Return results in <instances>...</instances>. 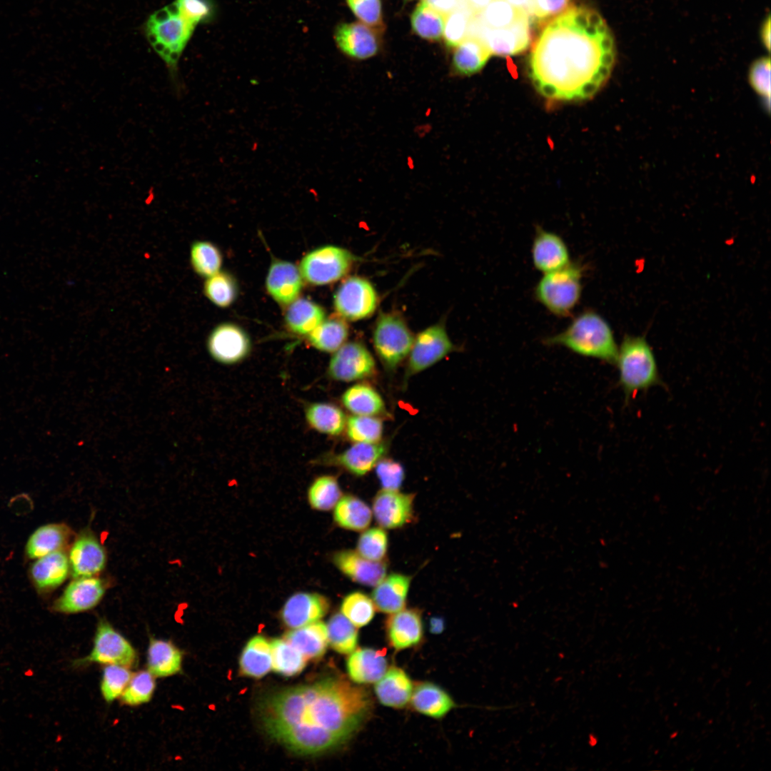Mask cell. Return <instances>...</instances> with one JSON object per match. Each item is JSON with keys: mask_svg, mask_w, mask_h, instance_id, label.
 I'll list each match as a JSON object with an SVG mask.
<instances>
[{"mask_svg": "<svg viewBox=\"0 0 771 771\" xmlns=\"http://www.w3.org/2000/svg\"><path fill=\"white\" fill-rule=\"evenodd\" d=\"M615 60L610 30L595 11L569 8L543 29L529 56L537 91L558 101L593 97L609 79Z\"/></svg>", "mask_w": 771, "mask_h": 771, "instance_id": "6da1fadb", "label": "cell"}, {"mask_svg": "<svg viewBox=\"0 0 771 771\" xmlns=\"http://www.w3.org/2000/svg\"><path fill=\"white\" fill-rule=\"evenodd\" d=\"M371 708V699L363 688L329 677L265 697L258 705V717L270 737L293 752L311 755L346 742Z\"/></svg>", "mask_w": 771, "mask_h": 771, "instance_id": "7a4b0ae2", "label": "cell"}, {"mask_svg": "<svg viewBox=\"0 0 771 771\" xmlns=\"http://www.w3.org/2000/svg\"><path fill=\"white\" fill-rule=\"evenodd\" d=\"M197 26L173 1L151 14L143 24L144 36L165 64L172 92L177 98L184 92L179 61Z\"/></svg>", "mask_w": 771, "mask_h": 771, "instance_id": "3957f363", "label": "cell"}, {"mask_svg": "<svg viewBox=\"0 0 771 771\" xmlns=\"http://www.w3.org/2000/svg\"><path fill=\"white\" fill-rule=\"evenodd\" d=\"M543 342L548 346H563L581 356L611 364L615 363L618 351L610 325L593 310L582 312L564 331Z\"/></svg>", "mask_w": 771, "mask_h": 771, "instance_id": "277c9868", "label": "cell"}, {"mask_svg": "<svg viewBox=\"0 0 771 771\" xmlns=\"http://www.w3.org/2000/svg\"><path fill=\"white\" fill-rule=\"evenodd\" d=\"M615 363L627 403L640 392L664 386L652 349L644 336L625 335Z\"/></svg>", "mask_w": 771, "mask_h": 771, "instance_id": "5b68a950", "label": "cell"}, {"mask_svg": "<svg viewBox=\"0 0 771 771\" xmlns=\"http://www.w3.org/2000/svg\"><path fill=\"white\" fill-rule=\"evenodd\" d=\"M584 267L577 261L543 273L535 288V296L549 312L558 317L571 314L582 294Z\"/></svg>", "mask_w": 771, "mask_h": 771, "instance_id": "8992f818", "label": "cell"}, {"mask_svg": "<svg viewBox=\"0 0 771 771\" xmlns=\"http://www.w3.org/2000/svg\"><path fill=\"white\" fill-rule=\"evenodd\" d=\"M414 337L399 316L382 313L373 333L375 350L383 364L394 370L408 356Z\"/></svg>", "mask_w": 771, "mask_h": 771, "instance_id": "52a82bcc", "label": "cell"}, {"mask_svg": "<svg viewBox=\"0 0 771 771\" xmlns=\"http://www.w3.org/2000/svg\"><path fill=\"white\" fill-rule=\"evenodd\" d=\"M136 650L108 621H99L91 652L74 661L75 667L89 663L119 665L131 668L137 663Z\"/></svg>", "mask_w": 771, "mask_h": 771, "instance_id": "ba28073f", "label": "cell"}, {"mask_svg": "<svg viewBox=\"0 0 771 771\" xmlns=\"http://www.w3.org/2000/svg\"><path fill=\"white\" fill-rule=\"evenodd\" d=\"M353 256L334 246L316 248L306 255L300 264L302 277L309 283L326 285L343 278L351 269Z\"/></svg>", "mask_w": 771, "mask_h": 771, "instance_id": "9c48e42d", "label": "cell"}, {"mask_svg": "<svg viewBox=\"0 0 771 771\" xmlns=\"http://www.w3.org/2000/svg\"><path fill=\"white\" fill-rule=\"evenodd\" d=\"M454 349L444 326L438 323L428 327L414 338L408 354L406 378L431 367Z\"/></svg>", "mask_w": 771, "mask_h": 771, "instance_id": "30bf717a", "label": "cell"}, {"mask_svg": "<svg viewBox=\"0 0 771 771\" xmlns=\"http://www.w3.org/2000/svg\"><path fill=\"white\" fill-rule=\"evenodd\" d=\"M333 300L338 316L349 321L368 318L378 305V296L373 285L358 276L344 281L337 289Z\"/></svg>", "mask_w": 771, "mask_h": 771, "instance_id": "8fae6325", "label": "cell"}, {"mask_svg": "<svg viewBox=\"0 0 771 771\" xmlns=\"http://www.w3.org/2000/svg\"><path fill=\"white\" fill-rule=\"evenodd\" d=\"M529 16L525 14L510 26L500 29L488 28L476 21V34L473 36L483 41L491 54L503 56L520 54L530 44Z\"/></svg>", "mask_w": 771, "mask_h": 771, "instance_id": "7c38bea8", "label": "cell"}, {"mask_svg": "<svg viewBox=\"0 0 771 771\" xmlns=\"http://www.w3.org/2000/svg\"><path fill=\"white\" fill-rule=\"evenodd\" d=\"M375 360L361 343H344L332 356L328 373L337 381H353L369 378L376 373Z\"/></svg>", "mask_w": 771, "mask_h": 771, "instance_id": "4fadbf2b", "label": "cell"}, {"mask_svg": "<svg viewBox=\"0 0 771 771\" xmlns=\"http://www.w3.org/2000/svg\"><path fill=\"white\" fill-rule=\"evenodd\" d=\"M106 592L104 581L96 576L74 578L56 599L52 610L64 614H75L96 607Z\"/></svg>", "mask_w": 771, "mask_h": 771, "instance_id": "5bb4252c", "label": "cell"}, {"mask_svg": "<svg viewBox=\"0 0 771 771\" xmlns=\"http://www.w3.org/2000/svg\"><path fill=\"white\" fill-rule=\"evenodd\" d=\"M413 493L382 489L376 493L372 513L376 523L384 529H398L410 524L414 519Z\"/></svg>", "mask_w": 771, "mask_h": 771, "instance_id": "9a60e30c", "label": "cell"}, {"mask_svg": "<svg viewBox=\"0 0 771 771\" xmlns=\"http://www.w3.org/2000/svg\"><path fill=\"white\" fill-rule=\"evenodd\" d=\"M208 350L217 361L235 363L243 359L250 350V341L245 331L232 323H222L210 333Z\"/></svg>", "mask_w": 771, "mask_h": 771, "instance_id": "2e32d148", "label": "cell"}, {"mask_svg": "<svg viewBox=\"0 0 771 771\" xmlns=\"http://www.w3.org/2000/svg\"><path fill=\"white\" fill-rule=\"evenodd\" d=\"M68 557L74 578L96 576L106 563V550L91 531H84L76 537Z\"/></svg>", "mask_w": 771, "mask_h": 771, "instance_id": "e0dca14e", "label": "cell"}, {"mask_svg": "<svg viewBox=\"0 0 771 771\" xmlns=\"http://www.w3.org/2000/svg\"><path fill=\"white\" fill-rule=\"evenodd\" d=\"M334 39L343 54L356 59L371 58L376 54L379 49L376 30L360 22L338 25L334 32Z\"/></svg>", "mask_w": 771, "mask_h": 771, "instance_id": "ac0fdd59", "label": "cell"}, {"mask_svg": "<svg viewBox=\"0 0 771 771\" xmlns=\"http://www.w3.org/2000/svg\"><path fill=\"white\" fill-rule=\"evenodd\" d=\"M330 603L322 595L298 593L291 596L281 612L282 622L295 629L318 621L328 611Z\"/></svg>", "mask_w": 771, "mask_h": 771, "instance_id": "d6986e66", "label": "cell"}, {"mask_svg": "<svg viewBox=\"0 0 771 771\" xmlns=\"http://www.w3.org/2000/svg\"><path fill=\"white\" fill-rule=\"evenodd\" d=\"M535 268L543 273L560 269L570 262L568 248L557 233L538 228L531 248Z\"/></svg>", "mask_w": 771, "mask_h": 771, "instance_id": "ffe728a7", "label": "cell"}, {"mask_svg": "<svg viewBox=\"0 0 771 771\" xmlns=\"http://www.w3.org/2000/svg\"><path fill=\"white\" fill-rule=\"evenodd\" d=\"M333 561L346 576L361 585L374 587L386 575L388 564L386 560H368L356 550L338 551L334 554Z\"/></svg>", "mask_w": 771, "mask_h": 771, "instance_id": "44dd1931", "label": "cell"}, {"mask_svg": "<svg viewBox=\"0 0 771 771\" xmlns=\"http://www.w3.org/2000/svg\"><path fill=\"white\" fill-rule=\"evenodd\" d=\"M386 628L389 643L396 650L417 645L423 635L421 614L415 608L390 614Z\"/></svg>", "mask_w": 771, "mask_h": 771, "instance_id": "7402d4cb", "label": "cell"}, {"mask_svg": "<svg viewBox=\"0 0 771 771\" xmlns=\"http://www.w3.org/2000/svg\"><path fill=\"white\" fill-rule=\"evenodd\" d=\"M300 270L292 263L277 261L270 266L266 288L273 299L281 305H289L298 297L303 286Z\"/></svg>", "mask_w": 771, "mask_h": 771, "instance_id": "603a6c76", "label": "cell"}, {"mask_svg": "<svg viewBox=\"0 0 771 771\" xmlns=\"http://www.w3.org/2000/svg\"><path fill=\"white\" fill-rule=\"evenodd\" d=\"M386 655V649L366 647L354 650L346 664L350 678L361 684L376 682L387 670Z\"/></svg>", "mask_w": 771, "mask_h": 771, "instance_id": "cb8c5ba5", "label": "cell"}, {"mask_svg": "<svg viewBox=\"0 0 771 771\" xmlns=\"http://www.w3.org/2000/svg\"><path fill=\"white\" fill-rule=\"evenodd\" d=\"M410 581V576L401 573L386 575L372 592L376 608L387 614L405 608Z\"/></svg>", "mask_w": 771, "mask_h": 771, "instance_id": "d4e9b609", "label": "cell"}, {"mask_svg": "<svg viewBox=\"0 0 771 771\" xmlns=\"http://www.w3.org/2000/svg\"><path fill=\"white\" fill-rule=\"evenodd\" d=\"M69 570V557L61 550L37 558L31 568L30 573L39 590L49 591L61 585Z\"/></svg>", "mask_w": 771, "mask_h": 771, "instance_id": "484cf974", "label": "cell"}, {"mask_svg": "<svg viewBox=\"0 0 771 771\" xmlns=\"http://www.w3.org/2000/svg\"><path fill=\"white\" fill-rule=\"evenodd\" d=\"M183 654L169 640L150 638L147 650L148 670L155 677H166L181 672Z\"/></svg>", "mask_w": 771, "mask_h": 771, "instance_id": "4316f807", "label": "cell"}, {"mask_svg": "<svg viewBox=\"0 0 771 771\" xmlns=\"http://www.w3.org/2000/svg\"><path fill=\"white\" fill-rule=\"evenodd\" d=\"M374 690L381 704L393 708H402L410 701L413 687L404 670L391 667L376 682Z\"/></svg>", "mask_w": 771, "mask_h": 771, "instance_id": "83f0119b", "label": "cell"}, {"mask_svg": "<svg viewBox=\"0 0 771 771\" xmlns=\"http://www.w3.org/2000/svg\"><path fill=\"white\" fill-rule=\"evenodd\" d=\"M387 450L383 442L375 443H355L354 445L336 457V462L349 473L362 476L375 468Z\"/></svg>", "mask_w": 771, "mask_h": 771, "instance_id": "f1b7e54d", "label": "cell"}, {"mask_svg": "<svg viewBox=\"0 0 771 771\" xmlns=\"http://www.w3.org/2000/svg\"><path fill=\"white\" fill-rule=\"evenodd\" d=\"M283 638L307 660L321 657L328 644L326 625L319 621L290 630Z\"/></svg>", "mask_w": 771, "mask_h": 771, "instance_id": "f546056e", "label": "cell"}, {"mask_svg": "<svg viewBox=\"0 0 771 771\" xmlns=\"http://www.w3.org/2000/svg\"><path fill=\"white\" fill-rule=\"evenodd\" d=\"M491 54L478 36L469 35L456 47L453 56V69L457 74L470 76L479 72Z\"/></svg>", "mask_w": 771, "mask_h": 771, "instance_id": "4dcf8cb0", "label": "cell"}, {"mask_svg": "<svg viewBox=\"0 0 771 771\" xmlns=\"http://www.w3.org/2000/svg\"><path fill=\"white\" fill-rule=\"evenodd\" d=\"M70 536V528L65 524L44 525L30 535L26 545V554L31 559H37L61 550L68 543Z\"/></svg>", "mask_w": 771, "mask_h": 771, "instance_id": "1f68e13d", "label": "cell"}, {"mask_svg": "<svg viewBox=\"0 0 771 771\" xmlns=\"http://www.w3.org/2000/svg\"><path fill=\"white\" fill-rule=\"evenodd\" d=\"M410 701L416 711L436 719L443 717L455 707L450 695L439 686L430 682L417 685L413 690Z\"/></svg>", "mask_w": 771, "mask_h": 771, "instance_id": "d6a6232c", "label": "cell"}, {"mask_svg": "<svg viewBox=\"0 0 771 771\" xmlns=\"http://www.w3.org/2000/svg\"><path fill=\"white\" fill-rule=\"evenodd\" d=\"M334 508V520L342 528L361 532L367 529L371 523L372 510L356 496H342Z\"/></svg>", "mask_w": 771, "mask_h": 771, "instance_id": "836d02e7", "label": "cell"}, {"mask_svg": "<svg viewBox=\"0 0 771 771\" xmlns=\"http://www.w3.org/2000/svg\"><path fill=\"white\" fill-rule=\"evenodd\" d=\"M342 402L353 415L377 417L387 412L381 395L368 384L358 383L348 388L342 395Z\"/></svg>", "mask_w": 771, "mask_h": 771, "instance_id": "e575fe53", "label": "cell"}, {"mask_svg": "<svg viewBox=\"0 0 771 771\" xmlns=\"http://www.w3.org/2000/svg\"><path fill=\"white\" fill-rule=\"evenodd\" d=\"M271 646L261 635L252 638L243 648L239 660L241 674L261 678L271 669Z\"/></svg>", "mask_w": 771, "mask_h": 771, "instance_id": "d590c367", "label": "cell"}, {"mask_svg": "<svg viewBox=\"0 0 771 771\" xmlns=\"http://www.w3.org/2000/svg\"><path fill=\"white\" fill-rule=\"evenodd\" d=\"M325 319V311L318 304L306 298L295 300L286 313V323L293 333L309 334Z\"/></svg>", "mask_w": 771, "mask_h": 771, "instance_id": "8d00e7d4", "label": "cell"}, {"mask_svg": "<svg viewBox=\"0 0 771 771\" xmlns=\"http://www.w3.org/2000/svg\"><path fill=\"white\" fill-rule=\"evenodd\" d=\"M348 335V325L345 319L338 316L324 319L309 333L308 340L320 351L335 352L344 344Z\"/></svg>", "mask_w": 771, "mask_h": 771, "instance_id": "74e56055", "label": "cell"}, {"mask_svg": "<svg viewBox=\"0 0 771 771\" xmlns=\"http://www.w3.org/2000/svg\"><path fill=\"white\" fill-rule=\"evenodd\" d=\"M308 424L316 430L330 435H338L345 429L346 418L337 406L328 403H313L306 410Z\"/></svg>", "mask_w": 771, "mask_h": 771, "instance_id": "f35d334b", "label": "cell"}, {"mask_svg": "<svg viewBox=\"0 0 771 771\" xmlns=\"http://www.w3.org/2000/svg\"><path fill=\"white\" fill-rule=\"evenodd\" d=\"M271 668L284 676H294L305 668L307 660L284 638L274 639L270 643Z\"/></svg>", "mask_w": 771, "mask_h": 771, "instance_id": "ab89813d", "label": "cell"}, {"mask_svg": "<svg viewBox=\"0 0 771 771\" xmlns=\"http://www.w3.org/2000/svg\"><path fill=\"white\" fill-rule=\"evenodd\" d=\"M328 642L341 654L351 653L358 642L357 628L341 613L334 614L326 625Z\"/></svg>", "mask_w": 771, "mask_h": 771, "instance_id": "60d3db41", "label": "cell"}, {"mask_svg": "<svg viewBox=\"0 0 771 771\" xmlns=\"http://www.w3.org/2000/svg\"><path fill=\"white\" fill-rule=\"evenodd\" d=\"M445 17L421 1L411 15L412 29L424 39L438 41L443 36Z\"/></svg>", "mask_w": 771, "mask_h": 771, "instance_id": "b9f144b4", "label": "cell"}, {"mask_svg": "<svg viewBox=\"0 0 771 771\" xmlns=\"http://www.w3.org/2000/svg\"><path fill=\"white\" fill-rule=\"evenodd\" d=\"M190 263L196 274L208 278L220 271L222 256L212 243L196 241L191 245Z\"/></svg>", "mask_w": 771, "mask_h": 771, "instance_id": "7bdbcfd3", "label": "cell"}, {"mask_svg": "<svg viewBox=\"0 0 771 771\" xmlns=\"http://www.w3.org/2000/svg\"><path fill=\"white\" fill-rule=\"evenodd\" d=\"M525 14H528L515 9L505 0H492L475 17L477 22L483 26L500 29L510 26Z\"/></svg>", "mask_w": 771, "mask_h": 771, "instance_id": "ee69618b", "label": "cell"}, {"mask_svg": "<svg viewBox=\"0 0 771 771\" xmlns=\"http://www.w3.org/2000/svg\"><path fill=\"white\" fill-rule=\"evenodd\" d=\"M348 438L355 443H375L381 441L383 424L376 416L353 415L346 420Z\"/></svg>", "mask_w": 771, "mask_h": 771, "instance_id": "f6af8a7d", "label": "cell"}, {"mask_svg": "<svg viewBox=\"0 0 771 771\" xmlns=\"http://www.w3.org/2000/svg\"><path fill=\"white\" fill-rule=\"evenodd\" d=\"M308 497L314 509L325 511L333 508L341 498L337 479L332 475L319 477L309 488Z\"/></svg>", "mask_w": 771, "mask_h": 771, "instance_id": "bcb514c9", "label": "cell"}, {"mask_svg": "<svg viewBox=\"0 0 771 771\" xmlns=\"http://www.w3.org/2000/svg\"><path fill=\"white\" fill-rule=\"evenodd\" d=\"M341 611L356 628H361L372 620L376 607L371 598L362 592L356 591L343 598Z\"/></svg>", "mask_w": 771, "mask_h": 771, "instance_id": "7dc6e473", "label": "cell"}, {"mask_svg": "<svg viewBox=\"0 0 771 771\" xmlns=\"http://www.w3.org/2000/svg\"><path fill=\"white\" fill-rule=\"evenodd\" d=\"M203 292L213 304L226 308L234 301L237 285L231 275L219 271L207 278L203 284Z\"/></svg>", "mask_w": 771, "mask_h": 771, "instance_id": "c3c4849f", "label": "cell"}, {"mask_svg": "<svg viewBox=\"0 0 771 771\" xmlns=\"http://www.w3.org/2000/svg\"><path fill=\"white\" fill-rule=\"evenodd\" d=\"M156 688L155 677L148 670H141L132 675L121 695V702L128 706H138L148 702Z\"/></svg>", "mask_w": 771, "mask_h": 771, "instance_id": "681fc988", "label": "cell"}, {"mask_svg": "<svg viewBox=\"0 0 771 771\" xmlns=\"http://www.w3.org/2000/svg\"><path fill=\"white\" fill-rule=\"evenodd\" d=\"M475 15L461 5L445 17L443 38L447 46L455 48L468 35Z\"/></svg>", "mask_w": 771, "mask_h": 771, "instance_id": "f907efd6", "label": "cell"}, {"mask_svg": "<svg viewBox=\"0 0 771 771\" xmlns=\"http://www.w3.org/2000/svg\"><path fill=\"white\" fill-rule=\"evenodd\" d=\"M388 547V535L384 528H367L360 535L356 551L363 557L373 561L385 560Z\"/></svg>", "mask_w": 771, "mask_h": 771, "instance_id": "816d5d0a", "label": "cell"}, {"mask_svg": "<svg viewBox=\"0 0 771 771\" xmlns=\"http://www.w3.org/2000/svg\"><path fill=\"white\" fill-rule=\"evenodd\" d=\"M132 675L127 667L106 665L100 685L101 692L104 700L110 703L121 697Z\"/></svg>", "mask_w": 771, "mask_h": 771, "instance_id": "f5cc1de1", "label": "cell"}, {"mask_svg": "<svg viewBox=\"0 0 771 771\" xmlns=\"http://www.w3.org/2000/svg\"><path fill=\"white\" fill-rule=\"evenodd\" d=\"M173 2L197 26L211 23L217 15L214 0H173Z\"/></svg>", "mask_w": 771, "mask_h": 771, "instance_id": "db71d44e", "label": "cell"}, {"mask_svg": "<svg viewBox=\"0 0 771 771\" xmlns=\"http://www.w3.org/2000/svg\"><path fill=\"white\" fill-rule=\"evenodd\" d=\"M375 468L382 489L399 490L405 478V471L400 463L392 459L381 458Z\"/></svg>", "mask_w": 771, "mask_h": 771, "instance_id": "11a10c76", "label": "cell"}, {"mask_svg": "<svg viewBox=\"0 0 771 771\" xmlns=\"http://www.w3.org/2000/svg\"><path fill=\"white\" fill-rule=\"evenodd\" d=\"M748 80L754 91L761 97L770 101V59L761 57L750 66Z\"/></svg>", "mask_w": 771, "mask_h": 771, "instance_id": "9f6ffc18", "label": "cell"}, {"mask_svg": "<svg viewBox=\"0 0 771 771\" xmlns=\"http://www.w3.org/2000/svg\"><path fill=\"white\" fill-rule=\"evenodd\" d=\"M354 15L371 27L376 28L382 24L381 0H346Z\"/></svg>", "mask_w": 771, "mask_h": 771, "instance_id": "6f0895ef", "label": "cell"}, {"mask_svg": "<svg viewBox=\"0 0 771 771\" xmlns=\"http://www.w3.org/2000/svg\"><path fill=\"white\" fill-rule=\"evenodd\" d=\"M570 0H532L531 14L538 21L543 22L553 19L565 11Z\"/></svg>", "mask_w": 771, "mask_h": 771, "instance_id": "680465c9", "label": "cell"}, {"mask_svg": "<svg viewBox=\"0 0 771 771\" xmlns=\"http://www.w3.org/2000/svg\"><path fill=\"white\" fill-rule=\"evenodd\" d=\"M422 1L445 16L461 5V0H422Z\"/></svg>", "mask_w": 771, "mask_h": 771, "instance_id": "91938a15", "label": "cell"}, {"mask_svg": "<svg viewBox=\"0 0 771 771\" xmlns=\"http://www.w3.org/2000/svg\"><path fill=\"white\" fill-rule=\"evenodd\" d=\"M771 21L770 16L768 15L763 21L760 27V39L765 46L767 51L770 50V34H771Z\"/></svg>", "mask_w": 771, "mask_h": 771, "instance_id": "94428289", "label": "cell"}, {"mask_svg": "<svg viewBox=\"0 0 771 771\" xmlns=\"http://www.w3.org/2000/svg\"><path fill=\"white\" fill-rule=\"evenodd\" d=\"M492 0H461V4L476 16Z\"/></svg>", "mask_w": 771, "mask_h": 771, "instance_id": "6125c7cd", "label": "cell"}, {"mask_svg": "<svg viewBox=\"0 0 771 771\" xmlns=\"http://www.w3.org/2000/svg\"><path fill=\"white\" fill-rule=\"evenodd\" d=\"M515 9L530 15L532 0H505Z\"/></svg>", "mask_w": 771, "mask_h": 771, "instance_id": "be15d7a7", "label": "cell"}, {"mask_svg": "<svg viewBox=\"0 0 771 771\" xmlns=\"http://www.w3.org/2000/svg\"><path fill=\"white\" fill-rule=\"evenodd\" d=\"M444 629V621L441 618L434 617L430 620V630L433 634H439Z\"/></svg>", "mask_w": 771, "mask_h": 771, "instance_id": "e7e4bbea", "label": "cell"}]
</instances>
